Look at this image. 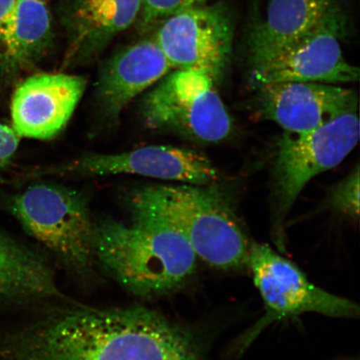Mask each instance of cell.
Returning <instances> with one entry per match:
<instances>
[{"label":"cell","instance_id":"obj_18","mask_svg":"<svg viewBox=\"0 0 360 360\" xmlns=\"http://www.w3.org/2000/svg\"><path fill=\"white\" fill-rule=\"evenodd\" d=\"M359 167L357 166L343 182L335 188L330 205L335 210L355 219L359 215Z\"/></svg>","mask_w":360,"mask_h":360},{"label":"cell","instance_id":"obj_10","mask_svg":"<svg viewBox=\"0 0 360 360\" xmlns=\"http://www.w3.org/2000/svg\"><path fill=\"white\" fill-rule=\"evenodd\" d=\"M46 176L96 177L133 174L206 186L218 177L210 160L200 153L166 146H151L117 154L87 155L39 173Z\"/></svg>","mask_w":360,"mask_h":360},{"label":"cell","instance_id":"obj_5","mask_svg":"<svg viewBox=\"0 0 360 360\" xmlns=\"http://www.w3.org/2000/svg\"><path fill=\"white\" fill-rule=\"evenodd\" d=\"M199 70L177 69L151 89L141 103L148 127L171 130L200 142L218 143L233 131V120L214 88Z\"/></svg>","mask_w":360,"mask_h":360},{"label":"cell","instance_id":"obj_6","mask_svg":"<svg viewBox=\"0 0 360 360\" xmlns=\"http://www.w3.org/2000/svg\"><path fill=\"white\" fill-rule=\"evenodd\" d=\"M247 266L263 300L265 314L238 341L245 349L270 323L307 313L332 318L359 316L357 304L310 282L305 274L268 245L251 243Z\"/></svg>","mask_w":360,"mask_h":360},{"label":"cell","instance_id":"obj_17","mask_svg":"<svg viewBox=\"0 0 360 360\" xmlns=\"http://www.w3.org/2000/svg\"><path fill=\"white\" fill-rule=\"evenodd\" d=\"M60 295L42 255L0 233V304H22Z\"/></svg>","mask_w":360,"mask_h":360},{"label":"cell","instance_id":"obj_2","mask_svg":"<svg viewBox=\"0 0 360 360\" xmlns=\"http://www.w3.org/2000/svg\"><path fill=\"white\" fill-rule=\"evenodd\" d=\"M134 222L103 220L94 229V256L126 290L141 297L169 294L196 269L197 255L150 190L132 195Z\"/></svg>","mask_w":360,"mask_h":360},{"label":"cell","instance_id":"obj_21","mask_svg":"<svg viewBox=\"0 0 360 360\" xmlns=\"http://www.w3.org/2000/svg\"><path fill=\"white\" fill-rule=\"evenodd\" d=\"M17 0H0V22L10 13L16 3Z\"/></svg>","mask_w":360,"mask_h":360},{"label":"cell","instance_id":"obj_7","mask_svg":"<svg viewBox=\"0 0 360 360\" xmlns=\"http://www.w3.org/2000/svg\"><path fill=\"white\" fill-rule=\"evenodd\" d=\"M359 139L357 111L346 112L312 131L283 135L276 161L278 211L274 242L280 251L285 250L283 219L297 198L310 180L339 165Z\"/></svg>","mask_w":360,"mask_h":360},{"label":"cell","instance_id":"obj_1","mask_svg":"<svg viewBox=\"0 0 360 360\" xmlns=\"http://www.w3.org/2000/svg\"><path fill=\"white\" fill-rule=\"evenodd\" d=\"M0 360H205L181 327L145 308L73 309L0 335Z\"/></svg>","mask_w":360,"mask_h":360},{"label":"cell","instance_id":"obj_8","mask_svg":"<svg viewBox=\"0 0 360 360\" xmlns=\"http://www.w3.org/2000/svg\"><path fill=\"white\" fill-rule=\"evenodd\" d=\"M343 4L276 55L253 65L252 77L262 85L285 82L328 84L355 82L359 70L345 60L341 43L347 34Z\"/></svg>","mask_w":360,"mask_h":360},{"label":"cell","instance_id":"obj_3","mask_svg":"<svg viewBox=\"0 0 360 360\" xmlns=\"http://www.w3.org/2000/svg\"><path fill=\"white\" fill-rule=\"evenodd\" d=\"M150 188L198 258L227 271L247 266L251 243L231 206L219 193L191 184Z\"/></svg>","mask_w":360,"mask_h":360},{"label":"cell","instance_id":"obj_19","mask_svg":"<svg viewBox=\"0 0 360 360\" xmlns=\"http://www.w3.org/2000/svg\"><path fill=\"white\" fill-rule=\"evenodd\" d=\"M142 21L148 26L159 20H164L184 8L204 4L205 0H141Z\"/></svg>","mask_w":360,"mask_h":360},{"label":"cell","instance_id":"obj_4","mask_svg":"<svg viewBox=\"0 0 360 360\" xmlns=\"http://www.w3.org/2000/svg\"><path fill=\"white\" fill-rule=\"evenodd\" d=\"M11 209L27 233L67 267L87 273L94 256V229L86 198L55 184H34L13 199Z\"/></svg>","mask_w":360,"mask_h":360},{"label":"cell","instance_id":"obj_15","mask_svg":"<svg viewBox=\"0 0 360 360\" xmlns=\"http://www.w3.org/2000/svg\"><path fill=\"white\" fill-rule=\"evenodd\" d=\"M341 4L342 0H267L249 34L252 65L276 55Z\"/></svg>","mask_w":360,"mask_h":360},{"label":"cell","instance_id":"obj_14","mask_svg":"<svg viewBox=\"0 0 360 360\" xmlns=\"http://www.w3.org/2000/svg\"><path fill=\"white\" fill-rule=\"evenodd\" d=\"M141 0H63L69 36L65 63L91 60L141 15Z\"/></svg>","mask_w":360,"mask_h":360},{"label":"cell","instance_id":"obj_9","mask_svg":"<svg viewBox=\"0 0 360 360\" xmlns=\"http://www.w3.org/2000/svg\"><path fill=\"white\" fill-rule=\"evenodd\" d=\"M155 39L171 66L199 70L215 81L231 58L233 26L221 4H197L164 20Z\"/></svg>","mask_w":360,"mask_h":360},{"label":"cell","instance_id":"obj_13","mask_svg":"<svg viewBox=\"0 0 360 360\" xmlns=\"http://www.w3.org/2000/svg\"><path fill=\"white\" fill-rule=\"evenodd\" d=\"M172 68L155 39L115 53L98 75L96 100L102 114L110 120H118L135 98L165 77Z\"/></svg>","mask_w":360,"mask_h":360},{"label":"cell","instance_id":"obj_12","mask_svg":"<svg viewBox=\"0 0 360 360\" xmlns=\"http://www.w3.org/2000/svg\"><path fill=\"white\" fill-rule=\"evenodd\" d=\"M260 114L290 134H304L358 110L353 90L321 83L285 82L262 85Z\"/></svg>","mask_w":360,"mask_h":360},{"label":"cell","instance_id":"obj_11","mask_svg":"<svg viewBox=\"0 0 360 360\" xmlns=\"http://www.w3.org/2000/svg\"><path fill=\"white\" fill-rule=\"evenodd\" d=\"M86 85V79L74 75L41 73L27 78L12 98L13 131L20 138H55L69 122Z\"/></svg>","mask_w":360,"mask_h":360},{"label":"cell","instance_id":"obj_20","mask_svg":"<svg viewBox=\"0 0 360 360\" xmlns=\"http://www.w3.org/2000/svg\"><path fill=\"white\" fill-rule=\"evenodd\" d=\"M20 138L8 125L0 123V168L15 155Z\"/></svg>","mask_w":360,"mask_h":360},{"label":"cell","instance_id":"obj_16","mask_svg":"<svg viewBox=\"0 0 360 360\" xmlns=\"http://www.w3.org/2000/svg\"><path fill=\"white\" fill-rule=\"evenodd\" d=\"M51 13L43 0H17L0 22V64L20 70L35 64L53 44Z\"/></svg>","mask_w":360,"mask_h":360}]
</instances>
